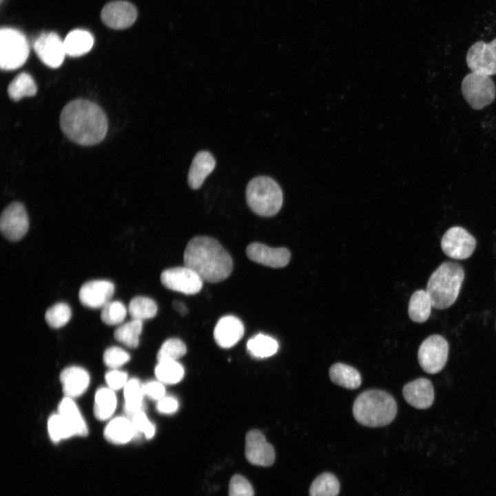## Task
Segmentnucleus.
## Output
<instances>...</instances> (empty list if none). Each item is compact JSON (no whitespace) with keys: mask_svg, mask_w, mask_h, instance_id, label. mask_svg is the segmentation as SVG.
I'll return each instance as SVG.
<instances>
[{"mask_svg":"<svg viewBox=\"0 0 496 496\" xmlns=\"http://www.w3.org/2000/svg\"><path fill=\"white\" fill-rule=\"evenodd\" d=\"M60 126L63 134L73 142L90 146L103 140L108 123L105 114L97 104L80 99L69 102L63 108Z\"/></svg>","mask_w":496,"mask_h":496,"instance_id":"nucleus-1","label":"nucleus"},{"mask_svg":"<svg viewBox=\"0 0 496 496\" xmlns=\"http://www.w3.org/2000/svg\"><path fill=\"white\" fill-rule=\"evenodd\" d=\"M184 265L209 282H219L229 276L233 261L229 254L216 239L196 236L188 242L183 254Z\"/></svg>","mask_w":496,"mask_h":496,"instance_id":"nucleus-2","label":"nucleus"},{"mask_svg":"<svg viewBox=\"0 0 496 496\" xmlns=\"http://www.w3.org/2000/svg\"><path fill=\"white\" fill-rule=\"evenodd\" d=\"M352 411L354 418L360 424L368 427H382L394 420L397 407L395 399L389 393L370 389L357 397Z\"/></svg>","mask_w":496,"mask_h":496,"instance_id":"nucleus-3","label":"nucleus"},{"mask_svg":"<svg viewBox=\"0 0 496 496\" xmlns=\"http://www.w3.org/2000/svg\"><path fill=\"white\" fill-rule=\"evenodd\" d=\"M464 279V271L458 263L441 264L431 275L426 288L433 307L444 309L451 306L457 300Z\"/></svg>","mask_w":496,"mask_h":496,"instance_id":"nucleus-4","label":"nucleus"},{"mask_svg":"<svg viewBox=\"0 0 496 496\" xmlns=\"http://www.w3.org/2000/svg\"><path fill=\"white\" fill-rule=\"evenodd\" d=\"M246 200L256 214L270 217L280 211L283 201L280 187L273 178L260 176L251 179L246 187Z\"/></svg>","mask_w":496,"mask_h":496,"instance_id":"nucleus-5","label":"nucleus"},{"mask_svg":"<svg viewBox=\"0 0 496 496\" xmlns=\"http://www.w3.org/2000/svg\"><path fill=\"white\" fill-rule=\"evenodd\" d=\"M29 55L28 42L18 30L2 28L0 31V66L3 70L21 67Z\"/></svg>","mask_w":496,"mask_h":496,"instance_id":"nucleus-6","label":"nucleus"},{"mask_svg":"<svg viewBox=\"0 0 496 496\" xmlns=\"http://www.w3.org/2000/svg\"><path fill=\"white\" fill-rule=\"evenodd\" d=\"M461 91L467 103L476 110L490 105L496 97V86L490 76L473 72L464 77Z\"/></svg>","mask_w":496,"mask_h":496,"instance_id":"nucleus-7","label":"nucleus"},{"mask_svg":"<svg viewBox=\"0 0 496 496\" xmlns=\"http://www.w3.org/2000/svg\"><path fill=\"white\" fill-rule=\"evenodd\" d=\"M448 344L440 335H432L420 344L417 358L420 366L426 373L435 374L445 366L448 354Z\"/></svg>","mask_w":496,"mask_h":496,"instance_id":"nucleus-8","label":"nucleus"},{"mask_svg":"<svg viewBox=\"0 0 496 496\" xmlns=\"http://www.w3.org/2000/svg\"><path fill=\"white\" fill-rule=\"evenodd\" d=\"M161 281L165 287L186 295L198 293L203 283L197 273L185 265L165 269L161 274Z\"/></svg>","mask_w":496,"mask_h":496,"instance_id":"nucleus-9","label":"nucleus"},{"mask_svg":"<svg viewBox=\"0 0 496 496\" xmlns=\"http://www.w3.org/2000/svg\"><path fill=\"white\" fill-rule=\"evenodd\" d=\"M441 248L448 257L464 260L469 258L473 253L475 238L463 227L455 226L449 228L441 240Z\"/></svg>","mask_w":496,"mask_h":496,"instance_id":"nucleus-10","label":"nucleus"},{"mask_svg":"<svg viewBox=\"0 0 496 496\" xmlns=\"http://www.w3.org/2000/svg\"><path fill=\"white\" fill-rule=\"evenodd\" d=\"M466 63L471 72L493 76L496 74V38L490 43L478 41L468 50Z\"/></svg>","mask_w":496,"mask_h":496,"instance_id":"nucleus-11","label":"nucleus"},{"mask_svg":"<svg viewBox=\"0 0 496 496\" xmlns=\"http://www.w3.org/2000/svg\"><path fill=\"white\" fill-rule=\"evenodd\" d=\"M29 227L28 214L23 205L14 202L2 211L0 218V229L3 236L10 241L21 240Z\"/></svg>","mask_w":496,"mask_h":496,"instance_id":"nucleus-12","label":"nucleus"},{"mask_svg":"<svg viewBox=\"0 0 496 496\" xmlns=\"http://www.w3.org/2000/svg\"><path fill=\"white\" fill-rule=\"evenodd\" d=\"M33 48L39 59L52 68L61 65L66 55L63 41L53 32L39 35L34 41Z\"/></svg>","mask_w":496,"mask_h":496,"instance_id":"nucleus-13","label":"nucleus"},{"mask_svg":"<svg viewBox=\"0 0 496 496\" xmlns=\"http://www.w3.org/2000/svg\"><path fill=\"white\" fill-rule=\"evenodd\" d=\"M245 456L252 464L270 466L275 461V450L265 435L258 430H251L245 438Z\"/></svg>","mask_w":496,"mask_h":496,"instance_id":"nucleus-14","label":"nucleus"},{"mask_svg":"<svg viewBox=\"0 0 496 496\" xmlns=\"http://www.w3.org/2000/svg\"><path fill=\"white\" fill-rule=\"evenodd\" d=\"M136 17V8L125 1H115L106 4L101 13L103 23L116 30L129 28L134 23Z\"/></svg>","mask_w":496,"mask_h":496,"instance_id":"nucleus-15","label":"nucleus"},{"mask_svg":"<svg viewBox=\"0 0 496 496\" xmlns=\"http://www.w3.org/2000/svg\"><path fill=\"white\" fill-rule=\"evenodd\" d=\"M114 293V285L106 280H94L85 282L79 292L81 303L88 308H103Z\"/></svg>","mask_w":496,"mask_h":496,"instance_id":"nucleus-16","label":"nucleus"},{"mask_svg":"<svg viewBox=\"0 0 496 496\" xmlns=\"http://www.w3.org/2000/svg\"><path fill=\"white\" fill-rule=\"evenodd\" d=\"M247 256L252 261L272 268L287 266L290 251L285 247H270L260 242H252L246 249Z\"/></svg>","mask_w":496,"mask_h":496,"instance_id":"nucleus-17","label":"nucleus"},{"mask_svg":"<svg viewBox=\"0 0 496 496\" xmlns=\"http://www.w3.org/2000/svg\"><path fill=\"white\" fill-rule=\"evenodd\" d=\"M402 394L408 404L419 409L429 408L434 401L433 386L426 378H418L406 384Z\"/></svg>","mask_w":496,"mask_h":496,"instance_id":"nucleus-18","label":"nucleus"},{"mask_svg":"<svg viewBox=\"0 0 496 496\" xmlns=\"http://www.w3.org/2000/svg\"><path fill=\"white\" fill-rule=\"evenodd\" d=\"M89 373L83 368L72 366L64 369L60 374L65 397L74 398L85 392L90 384Z\"/></svg>","mask_w":496,"mask_h":496,"instance_id":"nucleus-19","label":"nucleus"},{"mask_svg":"<svg viewBox=\"0 0 496 496\" xmlns=\"http://www.w3.org/2000/svg\"><path fill=\"white\" fill-rule=\"evenodd\" d=\"M244 326L236 317L227 316L217 322L214 331L216 342L221 347L229 348L235 345L242 337Z\"/></svg>","mask_w":496,"mask_h":496,"instance_id":"nucleus-20","label":"nucleus"},{"mask_svg":"<svg viewBox=\"0 0 496 496\" xmlns=\"http://www.w3.org/2000/svg\"><path fill=\"white\" fill-rule=\"evenodd\" d=\"M104 437L114 444H124L141 435L135 430L127 417L118 416L111 420L104 428Z\"/></svg>","mask_w":496,"mask_h":496,"instance_id":"nucleus-21","label":"nucleus"},{"mask_svg":"<svg viewBox=\"0 0 496 496\" xmlns=\"http://www.w3.org/2000/svg\"><path fill=\"white\" fill-rule=\"evenodd\" d=\"M216 161L207 151L198 152L192 160L187 175V182L193 189L201 187L205 178L215 168Z\"/></svg>","mask_w":496,"mask_h":496,"instance_id":"nucleus-22","label":"nucleus"},{"mask_svg":"<svg viewBox=\"0 0 496 496\" xmlns=\"http://www.w3.org/2000/svg\"><path fill=\"white\" fill-rule=\"evenodd\" d=\"M92 34L85 30L76 29L70 32L63 40L66 54L76 57L90 51L94 45Z\"/></svg>","mask_w":496,"mask_h":496,"instance_id":"nucleus-23","label":"nucleus"},{"mask_svg":"<svg viewBox=\"0 0 496 496\" xmlns=\"http://www.w3.org/2000/svg\"><path fill=\"white\" fill-rule=\"evenodd\" d=\"M58 413L72 426L76 435H87V424L72 398L68 397L63 398L59 404Z\"/></svg>","mask_w":496,"mask_h":496,"instance_id":"nucleus-24","label":"nucleus"},{"mask_svg":"<svg viewBox=\"0 0 496 496\" xmlns=\"http://www.w3.org/2000/svg\"><path fill=\"white\" fill-rule=\"evenodd\" d=\"M330 380L335 384L348 389H355L362 383L360 373L353 366L344 363H335L329 369Z\"/></svg>","mask_w":496,"mask_h":496,"instance_id":"nucleus-25","label":"nucleus"},{"mask_svg":"<svg viewBox=\"0 0 496 496\" xmlns=\"http://www.w3.org/2000/svg\"><path fill=\"white\" fill-rule=\"evenodd\" d=\"M125 405L124 410L126 417H129L132 414L144 411L145 406L143 402L145 395L143 384L137 378L128 380L123 388Z\"/></svg>","mask_w":496,"mask_h":496,"instance_id":"nucleus-26","label":"nucleus"},{"mask_svg":"<svg viewBox=\"0 0 496 496\" xmlns=\"http://www.w3.org/2000/svg\"><path fill=\"white\" fill-rule=\"evenodd\" d=\"M117 406L114 391L109 387L99 388L94 395V415L101 421L107 420L114 414Z\"/></svg>","mask_w":496,"mask_h":496,"instance_id":"nucleus-27","label":"nucleus"},{"mask_svg":"<svg viewBox=\"0 0 496 496\" xmlns=\"http://www.w3.org/2000/svg\"><path fill=\"white\" fill-rule=\"evenodd\" d=\"M432 307V302L427 291L417 290L411 296L408 313L413 322H424L430 317Z\"/></svg>","mask_w":496,"mask_h":496,"instance_id":"nucleus-28","label":"nucleus"},{"mask_svg":"<svg viewBox=\"0 0 496 496\" xmlns=\"http://www.w3.org/2000/svg\"><path fill=\"white\" fill-rule=\"evenodd\" d=\"M37 91V86L34 80L26 72H21L16 76L8 87L9 97L15 101L25 96H33Z\"/></svg>","mask_w":496,"mask_h":496,"instance_id":"nucleus-29","label":"nucleus"},{"mask_svg":"<svg viewBox=\"0 0 496 496\" xmlns=\"http://www.w3.org/2000/svg\"><path fill=\"white\" fill-rule=\"evenodd\" d=\"M340 482L335 475L323 473L317 476L311 484L309 496H338Z\"/></svg>","mask_w":496,"mask_h":496,"instance_id":"nucleus-30","label":"nucleus"},{"mask_svg":"<svg viewBox=\"0 0 496 496\" xmlns=\"http://www.w3.org/2000/svg\"><path fill=\"white\" fill-rule=\"evenodd\" d=\"M143 329V321L132 319L121 324L114 331V338L130 348H136Z\"/></svg>","mask_w":496,"mask_h":496,"instance_id":"nucleus-31","label":"nucleus"},{"mask_svg":"<svg viewBox=\"0 0 496 496\" xmlns=\"http://www.w3.org/2000/svg\"><path fill=\"white\" fill-rule=\"evenodd\" d=\"M154 373L157 380L161 382L174 384L183 379L185 371L183 366L176 360H164L158 362Z\"/></svg>","mask_w":496,"mask_h":496,"instance_id":"nucleus-32","label":"nucleus"},{"mask_svg":"<svg viewBox=\"0 0 496 496\" xmlns=\"http://www.w3.org/2000/svg\"><path fill=\"white\" fill-rule=\"evenodd\" d=\"M249 353L255 358H265L275 354L278 345L276 340L264 335L258 334L251 338L247 344Z\"/></svg>","mask_w":496,"mask_h":496,"instance_id":"nucleus-33","label":"nucleus"},{"mask_svg":"<svg viewBox=\"0 0 496 496\" xmlns=\"http://www.w3.org/2000/svg\"><path fill=\"white\" fill-rule=\"evenodd\" d=\"M128 312L132 319L143 321L156 316L157 305L154 300L149 298L136 296L130 302Z\"/></svg>","mask_w":496,"mask_h":496,"instance_id":"nucleus-34","label":"nucleus"},{"mask_svg":"<svg viewBox=\"0 0 496 496\" xmlns=\"http://www.w3.org/2000/svg\"><path fill=\"white\" fill-rule=\"evenodd\" d=\"M48 431L54 442L76 435L72 426L59 413L50 416L48 420Z\"/></svg>","mask_w":496,"mask_h":496,"instance_id":"nucleus-35","label":"nucleus"},{"mask_svg":"<svg viewBox=\"0 0 496 496\" xmlns=\"http://www.w3.org/2000/svg\"><path fill=\"white\" fill-rule=\"evenodd\" d=\"M71 316L70 306L65 302H58L48 309L45 319L50 327L59 329L65 325L70 321Z\"/></svg>","mask_w":496,"mask_h":496,"instance_id":"nucleus-36","label":"nucleus"},{"mask_svg":"<svg viewBox=\"0 0 496 496\" xmlns=\"http://www.w3.org/2000/svg\"><path fill=\"white\" fill-rule=\"evenodd\" d=\"M101 318L107 325L121 324L125 320L128 309L120 301H110L101 308Z\"/></svg>","mask_w":496,"mask_h":496,"instance_id":"nucleus-37","label":"nucleus"},{"mask_svg":"<svg viewBox=\"0 0 496 496\" xmlns=\"http://www.w3.org/2000/svg\"><path fill=\"white\" fill-rule=\"evenodd\" d=\"M187 351L184 342L178 338H170L164 342L158 353V362L176 360L183 357Z\"/></svg>","mask_w":496,"mask_h":496,"instance_id":"nucleus-38","label":"nucleus"},{"mask_svg":"<svg viewBox=\"0 0 496 496\" xmlns=\"http://www.w3.org/2000/svg\"><path fill=\"white\" fill-rule=\"evenodd\" d=\"M136 432L141 435H144L147 440L152 439L155 435L156 428L147 418L144 411H138L128 417Z\"/></svg>","mask_w":496,"mask_h":496,"instance_id":"nucleus-39","label":"nucleus"},{"mask_svg":"<svg viewBox=\"0 0 496 496\" xmlns=\"http://www.w3.org/2000/svg\"><path fill=\"white\" fill-rule=\"evenodd\" d=\"M130 360V355L129 353L118 347H112L107 349L103 354V362L111 369H117Z\"/></svg>","mask_w":496,"mask_h":496,"instance_id":"nucleus-40","label":"nucleus"},{"mask_svg":"<svg viewBox=\"0 0 496 496\" xmlns=\"http://www.w3.org/2000/svg\"><path fill=\"white\" fill-rule=\"evenodd\" d=\"M229 496H254V489L245 477L236 475L229 482Z\"/></svg>","mask_w":496,"mask_h":496,"instance_id":"nucleus-41","label":"nucleus"},{"mask_svg":"<svg viewBox=\"0 0 496 496\" xmlns=\"http://www.w3.org/2000/svg\"><path fill=\"white\" fill-rule=\"evenodd\" d=\"M105 379L107 387L114 391L123 389L128 381L127 373L118 369L107 371L105 375Z\"/></svg>","mask_w":496,"mask_h":496,"instance_id":"nucleus-42","label":"nucleus"},{"mask_svg":"<svg viewBox=\"0 0 496 496\" xmlns=\"http://www.w3.org/2000/svg\"><path fill=\"white\" fill-rule=\"evenodd\" d=\"M145 395L152 400H159L165 395L163 383L160 381H149L143 384Z\"/></svg>","mask_w":496,"mask_h":496,"instance_id":"nucleus-43","label":"nucleus"},{"mask_svg":"<svg viewBox=\"0 0 496 496\" xmlns=\"http://www.w3.org/2000/svg\"><path fill=\"white\" fill-rule=\"evenodd\" d=\"M156 409L159 413L164 414H172L178 409V400L171 396H164L158 400Z\"/></svg>","mask_w":496,"mask_h":496,"instance_id":"nucleus-44","label":"nucleus"},{"mask_svg":"<svg viewBox=\"0 0 496 496\" xmlns=\"http://www.w3.org/2000/svg\"><path fill=\"white\" fill-rule=\"evenodd\" d=\"M174 309L181 315H185L187 313V308L185 304L178 300H174L172 302Z\"/></svg>","mask_w":496,"mask_h":496,"instance_id":"nucleus-45","label":"nucleus"}]
</instances>
